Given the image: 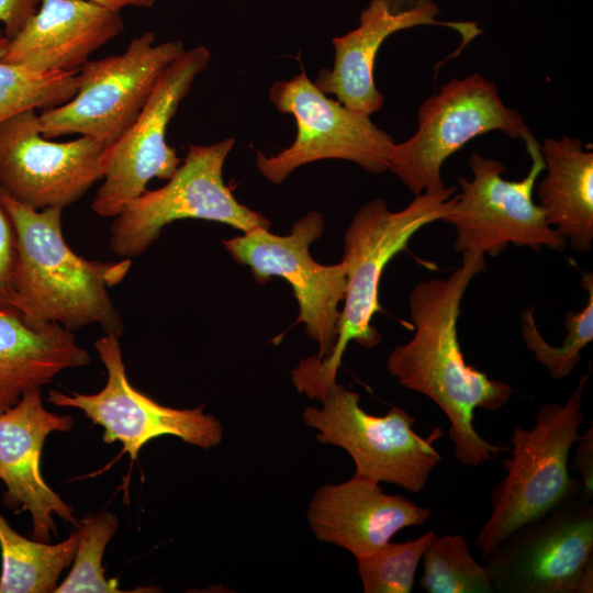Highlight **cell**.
I'll return each mask as SVG.
<instances>
[{
    "instance_id": "obj_24",
    "label": "cell",
    "mask_w": 593,
    "mask_h": 593,
    "mask_svg": "<svg viewBox=\"0 0 593 593\" xmlns=\"http://www.w3.org/2000/svg\"><path fill=\"white\" fill-rule=\"evenodd\" d=\"M588 292L585 306L570 311L564 317L566 337L560 346L550 345L539 332L534 312L525 309L521 315L522 335L526 347L534 354L553 380L568 377L581 361V351L593 340V275L585 272L581 281Z\"/></svg>"
},
{
    "instance_id": "obj_31",
    "label": "cell",
    "mask_w": 593,
    "mask_h": 593,
    "mask_svg": "<svg viewBox=\"0 0 593 593\" xmlns=\"http://www.w3.org/2000/svg\"><path fill=\"white\" fill-rule=\"evenodd\" d=\"M113 11L121 12L124 8H152L156 0H89Z\"/></svg>"
},
{
    "instance_id": "obj_25",
    "label": "cell",
    "mask_w": 593,
    "mask_h": 593,
    "mask_svg": "<svg viewBox=\"0 0 593 593\" xmlns=\"http://www.w3.org/2000/svg\"><path fill=\"white\" fill-rule=\"evenodd\" d=\"M9 38L0 24V122L25 109L45 110L69 101L77 74H36L2 61Z\"/></svg>"
},
{
    "instance_id": "obj_15",
    "label": "cell",
    "mask_w": 593,
    "mask_h": 593,
    "mask_svg": "<svg viewBox=\"0 0 593 593\" xmlns=\"http://www.w3.org/2000/svg\"><path fill=\"white\" fill-rule=\"evenodd\" d=\"M104 150L87 136L52 142L37 110H22L0 122V191L33 210L64 209L102 179Z\"/></svg>"
},
{
    "instance_id": "obj_29",
    "label": "cell",
    "mask_w": 593,
    "mask_h": 593,
    "mask_svg": "<svg viewBox=\"0 0 593 593\" xmlns=\"http://www.w3.org/2000/svg\"><path fill=\"white\" fill-rule=\"evenodd\" d=\"M575 452L571 468L580 475L581 492L589 499L593 496V424L579 434L574 443Z\"/></svg>"
},
{
    "instance_id": "obj_28",
    "label": "cell",
    "mask_w": 593,
    "mask_h": 593,
    "mask_svg": "<svg viewBox=\"0 0 593 593\" xmlns=\"http://www.w3.org/2000/svg\"><path fill=\"white\" fill-rule=\"evenodd\" d=\"M18 257L14 225L0 201V305L14 307V271Z\"/></svg>"
},
{
    "instance_id": "obj_30",
    "label": "cell",
    "mask_w": 593,
    "mask_h": 593,
    "mask_svg": "<svg viewBox=\"0 0 593 593\" xmlns=\"http://www.w3.org/2000/svg\"><path fill=\"white\" fill-rule=\"evenodd\" d=\"M37 5L38 0H0V24L8 38L19 32Z\"/></svg>"
},
{
    "instance_id": "obj_27",
    "label": "cell",
    "mask_w": 593,
    "mask_h": 593,
    "mask_svg": "<svg viewBox=\"0 0 593 593\" xmlns=\"http://www.w3.org/2000/svg\"><path fill=\"white\" fill-rule=\"evenodd\" d=\"M435 537L427 532L404 542H388L376 551L356 558L365 593H410L422 556Z\"/></svg>"
},
{
    "instance_id": "obj_16",
    "label": "cell",
    "mask_w": 593,
    "mask_h": 593,
    "mask_svg": "<svg viewBox=\"0 0 593 593\" xmlns=\"http://www.w3.org/2000/svg\"><path fill=\"white\" fill-rule=\"evenodd\" d=\"M70 415L45 409L42 389L30 390L11 409L0 414V480L5 485L3 504L14 513L29 512L31 538L49 542L58 534L54 515L75 527L80 525L68 505L43 479V445L52 433L69 432Z\"/></svg>"
},
{
    "instance_id": "obj_7",
    "label": "cell",
    "mask_w": 593,
    "mask_h": 593,
    "mask_svg": "<svg viewBox=\"0 0 593 593\" xmlns=\"http://www.w3.org/2000/svg\"><path fill=\"white\" fill-rule=\"evenodd\" d=\"M318 400L323 406L305 407L303 421L318 430L320 443L348 452L356 475L414 493L425 488L441 459L434 447L443 436L440 427L422 437L413 429L415 418L398 406L382 416L371 415L360 406L358 392L336 381L326 387Z\"/></svg>"
},
{
    "instance_id": "obj_2",
    "label": "cell",
    "mask_w": 593,
    "mask_h": 593,
    "mask_svg": "<svg viewBox=\"0 0 593 593\" xmlns=\"http://www.w3.org/2000/svg\"><path fill=\"white\" fill-rule=\"evenodd\" d=\"M0 201L16 234L14 307L34 324L55 323L71 332L97 324L120 337L124 324L109 290L126 277L131 259L77 255L63 236V209L33 210L1 191Z\"/></svg>"
},
{
    "instance_id": "obj_5",
    "label": "cell",
    "mask_w": 593,
    "mask_h": 593,
    "mask_svg": "<svg viewBox=\"0 0 593 593\" xmlns=\"http://www.w3.org/2000/svg\"><path fill=\"white\" fill-rule=\"evenodd\" d=\"M417 123L409 139L393 145L388 164L414 195L444 189L446 159L480 135L499 131L526 146L537 142L524 118L503 102L495 83L478 72L449 80L424 100Z\"/></svg>"
},
{
    "instance_id": "obj_11",
    "label": "cell",
    "mask_w": 593,
    "mask_h": 593,
    "mask_svg": "<svg viewBox=\"0 0 593 593\" xmlns=\"http://www.w3.org/2000/svg\"><path fill=\"white\" fill-rule=\"evenodd\" d=\"M269 99L279 112L293 116L296 135L276 155L257 153V168L268 181L279 184L299 167L323 159L353 161L374 175L388 170L392 136L369 114L328 98L304 71L276 81Z\"/></svg>"
},
{
    "instance_id": "obj_9",
    "label": "cell",
    "mask_w": 593,
    "mask_h": 593,
    "mask_svg": "<svg viewBox=\"0 0 593 593\" xmlns=\"http://www.w3.org/2000/svg\"><path fill=\"white\" fill-rule=\"evenodd\" d=\"M538 142L526 146L532 166L519 181L503 178L506 168L500 160L471 154L472 178L458 179L461 192L443 220L455 227L456 251L495 257L510 245L537 251L566 247L567 240L548 224L545 211L533 200L536 180L545 170Z\"/></svg>"
},
{
    "instance_id": "obj_12",
    "label": "cell",
    "mask_w": 593,
    "mask_h": 593,
    "mask_svg": "<svg viewBox=\"0 0 593 593\" xmlns=\"http://www.w3.org/2000/svg\"><path fill=\"white\" fill-rule=\"evenodd\" d=\"M324 228L323 215L312 211L299 219L287 235L257 227L223 240L228 254L249 267L258 283L280 277L291 286L299 305L295 323H302L307 337L318 344L320 359L328 357L337 342L339 304L346 289L343 261L322 265L311 257L310 246Z\"/></svg>"
},
{
    "instance_id": "obj_4",
    "label": "cell",
    "mask_w": 593,
    "mask_h": 593,
    "mask_svg": "<svg viewBox=\"0 0 593 593\" xmlns=\"http://www.w3.org/2000/svg\"><path fill=\"white\" fill-rule=\"evenodd\" d=\"M590 374L591 366L563 404H542L533 427L514 428L511 458L503 462L507 474L491 493V514L474 541L482 559L486 560L515 530L580 489V482L569 474V455L583 422Z\"/></svg>"
},
{
    "instance_id": "obj_22",
    "label": "cell",
    "mask_w": 593,
    "mask_h": 593,
    "mask_svg": "<svg viewBox=\"0 0 593 593\" xmlns=\"http://www.w3.org/2000/svg\"><path fill=\"white\" fill-rule=\"evenodd\" d=\"M77 530L51 545L16 533L0 512V593H53L63 571L72 563Z\"/></svg>"
},
{
    "instance_id": "obj_26",
    "label": "cell",
    "mask_w": 593,
    "mask_h": 593,
    "mask_svg": "<svg viewBox=\"0 0 593 593\" xmlns=\"http://www.w3.org/2000/svg\"><path fill=\"white\" fill-rule=\"evenodd\" d=\"M119 528L115 514L102 511L88 515L77 527L78 542L72 567L55 593H121L118 579L104 577V550Z\"/></svg>"
},
{
    "instance_id": "obj_3",
    "label": "cell",
    "mask_w": 593,
    "mask_h": 593,
    "mask_svg": "<svg viewBox=\"0 0 593 593\" xmlns=\"http://www.w3.org/2000/svg\"><path fill=\"white\" fill-rule=\"evenodd\" d=\"M456 188L414 195L400 211H390L382 199L362 205L351 219L344 236L346 289L340 311L337 342L326 358L302 359L291 372L299 392L318 399L336 381L347 345L355 342L365 348L380 344L381 335L371 324L380 310L379 284L383 270L410 239L424 226L443 221L450 211Z\"/></svg>"
},
{
    "instance_id": "obj_10",
    "label": "cell",
    "mask_w": 593,
    "mask_h": 593,
    "mask_svg": "<svg viewBox=\"0 0 593 593\" xmlns=\"http://www.w3.org/2000/svg\"><path fill=\"white\" fill-rule=\"evenodd\" d=\"M495 592L592 593L593 504L581 486L485 560Z\"/></svg>"
},
{
    "instance_id": "obj_17",
    "label": "cell",
    "mask_w": 593,
    "mask_h": 593,
    "mask_svg": "<svg viewBox=\"0 0 593 593\" xmlns=\"http://www.w3.org/2000/svg\"><path fill=\"white\" fill-rule=\"evenodd\" d=\"M440 8L433 0H370L353 31L334 37V64L322 69L315 86L334 94L345 107L369 115L378 112L384 98L373 79L376 57L382 43L393 33L421 25H441L458 32L463 47L482 30L473 22H443Z\"/></svg>"
},
{
    "instance_id": "obj_1",
    "label": "cell",
    "mask_w": 593,
    "mask_h": 593,
    "mask_svg": "<svg viewBox=\"0 0 593 593\" xmlns=\"http://www.w3.org/2000/svg\"><path fill=\"white\" fill-rule=\"evenodd\" d=\"M484 269L483 255L465 253L461 265L447 278L418 281L409 295L413 337L394 347L387 358V370L402 387L426 395L446 415L455 457L468 467L508 451L478 434L473 415L475 409H502L512 388L469 366L458 339L463 294Z\"/></svg>"
},
{
    "instance_id": "obj_18",
    "label": "cell",
    "mask_w": 593,
    "mask_h": 593,
    "mask_svg": "<svg viewBox=\"0 0 593 593\" xmlns=\"http://www.w3.org/2000/svg\"><path fill=\"white\" fill-rule=\"evenodd\" d=\"M123 29L121 12L89 0H38L35 13L9 38L2 61L36 74H77Z\"/></svg>"
},
{
    "instance_id": "obj_13",
    "label": "cell",
    "mask_w": 593,
    "mask_h": 593,
    "mask_svg": "<svg viewBox=\"0 0 593 593\" xmlns=\"http://www.w3.org/2000/svg\"><path fill=\"white\" fill-rule=\"evenodd\" d=\"M204 46L186 49L160 75L149 99L128 130L103 155L102 183L91 204L101 217H114L141 195L148 182L168 180L182 159L166 141L168 125L195 78L208 67Z\"/></svg>"
},
{
    "instance_id": "obj_8",
    "label": "cell",
    "mask_w": 593,
    "mask_h": 593,
    "mask_svg": "<svg viewBox=\"0 0 593 593\" xmlns=\"http://www.w3.org/2000/svg\"><path fill=\"white\" fill-rule=\"evenodd\" d=\"M234 145L233 137L211 145H189L165 186L145 190L113 217V251L123 258L139 256L165 226L186 219L219 222L243 233L257 227L269 230L270 222L239 203L223 180L224 163Z\"/></svg>"
},
{
    "instance_id": "obj_21",
    "label": "cell",
    "mask_w": 593,
    "mask_h": 593,
    "mask_svg": "<svg viewBox=\"0 0 593 593\" xmlns=\"http://www.w3.org/2000/svg\"><path fill=\"white\" fill-rule=\"evenodd\" d=\"M546 176L537 186L548 224L579 254L593 243V152L581 139L545 137L539 146Z\"/></svg>"
},
{
    "instance_id": "obj_23",
    "label": "cell",
    "mask_w": 593,
    "mask_h": 593,
    "mask_svg": "<svg viewBox=\"0 0 593 593\" xmlns=\"http://www.w3.org/2000/svg\"><path fill=\"white\" fill-rule=\"evenodd\" d=\"M422 560L419 584L427 593L495 592L486 567L475 561L460 534L435 535Z\"/></svg>"
},
{
    "instance_id": "obj_6",
    "label": "cell",
    "mask_w": 593,
    "mask_h": 593,
    "mask_svg": "<svg viewBox=\"0 0 593 593\" xmlns=\"http://www.w3.org/2000/svg\"><path fill=\"white\" fill-rule=\"evenodd\" d=\"M186 51L181 40L156 43L146 31L132 38L121 54L82 65L78 88L67 102L38 113L46 138L78 134L105 148L134 123L166 67Z\"/></svg>"
},
{
    "instance_id": "obj_20",
    "label": "cell",
    "mask_w": 593,
    "mask_h": 593,
    "mask_svg": "<svg viewBox=\"0 0 593 593\" xmlns=\"http://www.w3.org/2000/svg\"><path fill=\"white\" fill-rule=\"evenodd\" d=\"M89 362L88 350L71 331L55 323H31L18 309L0 305V414L25 392Z\"/></svg>"
},
{
    "instance_id": "obj_14",
    "label": "cell",
    "mask_w": 593,
    "mask_h": 593,
    "mask_svg": "<svg viewBox=\"0 0 593 593\" xmlns=\"http://www.w3.org/2000/svg\"><path fill=\"white\" fill-rule=\"evenodd\" d=\"M119 336L104 334L94 342V348L107 370V382L93 394L51 390L47 401L59 407H74L83 412L93 424L103 428V441H119L131 461L150 440L172 435L202 449L220 445L223 429L212 414L203 413L204 405L194 409H175L163 405L136 390L128 381Z\"/></svg>"
},
{
    "instance_id": "obj_19",
    "label": "cell",
    "mask_w": 593,
    "mask_h": 593,
    "mask_svg": "<svg viewBox=\"0 0 593 593\" xmlns=\"http://www.w3.org/2000/svg\"><path fill=\"white\" fill-rule=\"evenodd\" d=\"M402 495L383 492L378 482L354 474L345 482L322 485L307 506V521L320 541L359 558L390 542L401 529L423 525L430 516Z\"/></svg>"
}]
</instances>
